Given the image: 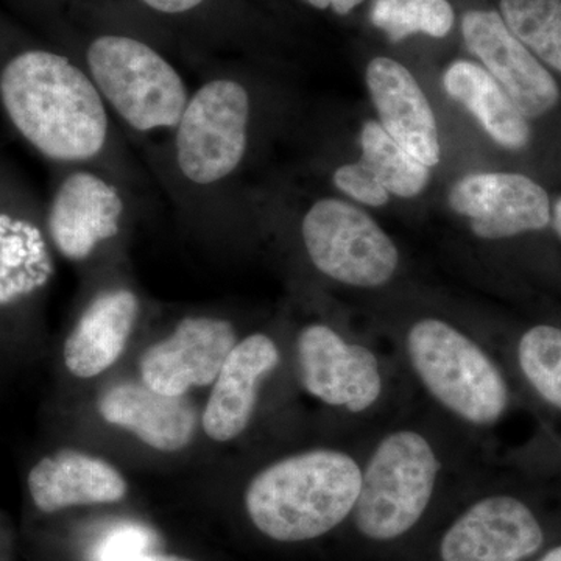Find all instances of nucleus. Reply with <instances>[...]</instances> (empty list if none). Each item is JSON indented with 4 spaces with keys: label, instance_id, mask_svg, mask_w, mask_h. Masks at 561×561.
<instances>
[{
    "label": "nucleus",
    "instance_id": "f03ea898",
    "mask_svg": "<svg viewBox=\"0 0 561 561\" xmlns=\"http://www.w3.org/2000/svg\"><path fill=\"white\" fill-rule=\"evenodd\" d=\"M360 483V467L348 454L313 449L257 472L247 486L245 507L272 540H313L348 518Z\"/></svg>",
    "mask_w": 561,
    "mask_h": 561
},
{
    "label": "nucleus",
    "instance_id": "f257e3e1",
    "mask_svg": "<svg viewBox=\"0 0 561 561\" xmlns=\"http://www.w3.org/2000/svg\"><path fill=\"white\" fill-rule=\"evenodd\" d=\"M0 99L14 127L50 160H90L105 146L108 117L98 87L61 55H18L2 70Z\"/></svg>",
    "mask_w": 561,
    "mask_h": 561
},
{
    "label": "nucleus",
    "instance_id": "aec40b11",
    "mask_svg": "<svg viewBox=\"0 0 561 561\" xmlns=\"http://www.w3.org/2000/svg\"><path fill=\"white\" fill-rule=\"evenodd\" d=\"M51 273L54 265L38 228L0 213V306L46 286Z\"/></svg>",
    "mask_w": 561,
    "mask_h": 561
},
{
    "label": "nucleus",
    "instance_id": "6ab92c4d",
    "mask_svg": "<svg viewBox=\"0 0 561 561\" xmlns=\"http://www.w3.org/2000/svg\"><path fill=\"white\" fill-rule=\"evenodd\" d=\"M446 92L461 103L494 142L508 150H522L530 140L527 117L502 90L489 70L470 61H456L443 77Z\"/></svg>",
    "mask_w": 561,
    "mask_h": 561
},
{
    "label": "nucleus",
    "instance_id": "a878e982",
    "mask_svg": "<svg viewBox=\"0 0 561 561\" xmlns=\"http://www.w3.org/2000/svg\"><path fill=\"white\" fill-rule=\"evenodd\" d=\"M334 184L339 191L354 201L368 206H382L389 202L390 194L373 175L370 169L362 162L342 165L334 173Z\"/></svg>",
    "mask_w": 561,
    "mask_h": 561
},
{
    "label": "nucleus",
    "instance_id": "39448f33",
    "mask_svg": "<svg viewBox=\"0 0 561 561\" xmlns=\"http://www.w3.org/2000/svg\"><path fill=\"white\" fill-rule=\"evenodd\" d=\"M95 87L117 114L139 131L179 125L187 105L180 73L147 44L102 36L88 50Z\"/></svg>",
    "mask_w": 561,
    "mask_h": 561
},
{
    "label": "nucleus",
    "instance_id": "a211bd4d",
    "mask_svg": "<svg viewBox=\"0 0 561 561\" xmlns=\"http://www.w3.org/2000/svg\"><path fill=\"white\" fill-rule=\"evenodd\" d=\"M139 302L130 290L102 291L81 313L65 343V364L73 376L95 378L119 359L127 346Z\"/></svg>",
    "mask_w": 561,
    "mask_h": 561
},
{
    "label": "nucleus",
    "instance_id": "f8f14e48",
    "mask_svg": "<svg viewBox=\"0 0 561 561\" xmlns=\"http://www.w3.org/2000/svg\"><path fill=\"white\" fill-rule=\"evenodd\" d=\"M545 535L534 513L512 496L471 505L443 537V561H522L538 551Z\"/></svg>",
    "mask_w": 561,
    "mask_h": 561
},
{
    "label": "nucleus",
    "instance_id": "7c9ffc66",
    "mask_svg": "<svg viewBox=\"0 0 561 561\" xmlns=\"http://www.w3.org/2000/svg\"><path fill=\"white\" fill-rule=\"evenodd\" d=\"M540 561H561V546L559 548L552 549L551 552L546 553L545 557Z\"/></svg>",
    "mask_w": 561,
    "mask_h": 561
},
{
    "label": "nucleus",
    "instance_id": "0eeeda50",
    "mask_svg": "<svg viewBox=\"0 0 561 561\" xmlns=\"http://www.w3.org/2000/svg\"><path fill=\"white\" fill-rule=\"evenodd\" d=\"M250 99L242 84L214 80L187 102L176 131L180 171L195 184L216 183L241 164Z\"/></svg>",
    "mask_w": 561,
    "mask_h": 561
},
{
    "label": "nucleus",
    "instance_id": "6e6552de",
    "mask_svg": "<svg viewBox=\"0 0 561 561\" xmlns=\"http://www.w3.org/2000/svg\"><path fill=\"white\" fill-rule=\"evenodd\" d=\"M297 359L302 387L324 404L360 413L381 398L378 357L365 346L343 341L327 324H309L300 332Z\"/></svg>",
    "mask_w": 561,
    "mask_h": 561
},
{
    "label": "nucleus",
    "instance_id": "bb28decb",
    "mask_svg": "<svg viewBox=\"0 0 561 561\" xmlns=\"http://www.w3.org/2000/svg\"><path fill=\"white\" fill-rule=\"evenodd\" d=\"M144 2L162 13H184L201 5L203 0H144Z\"/></svg>",
    "mask_w": 561,
    "mask_h": 561
},
{
    "label": "nucleus",
    "instance_id": "423d86ee",
    "mask_svg": "<svg viewBox=\"0 0 561 561\" xmlns=\"http://www.w3.org/2000/svg\"><path fill=\"white\" fill-rule=\"evenodd\" d=\"M302 241L323 275L354 287H379L393 278L397 247L364 210L342 201L317 202L302 220Z\"/></svg>",
    "mask_w": 561,
    "mask_h": 561
},
{
    "label": "nucleus",
    "instance_id": "2eb2a0df",
    "mask_svg": "<svg viewBox=\"0 0 561 561\" xmlns=\"http://www.w3.org/2000/svg\"><path fill=\"white\" fill-rule=\"evenodd\" d=\"M367 87L383 130L427 168L440 161L437 122L415 77L391 58H375Z\"/></svg>",
    "mask_w": 561,
    "mask_h": 561
},
{
    "label": "nucleus",
    "instance_id": "c756f323",
    "mask_svg": "<svg viewBox=\"0 0 561 561\" xmlns=\"http://www.w3.org/2000/svg\"><path fill=\"white\" fill-rule=\"evenodd\" d=\"M552 225L553 230L557 231L561 239V197L557 201L556 206H553Z\"/></svg>",
    "mask_w": 561,
    "mask_h": 561
},
{
    "label": "nucleus",
    "instance_id": "393cba45",
    "mask_svg": "<svg viewBox=\"0 0 561 561\" xmlns=\"http://www.w3.org/2000/svg\"><path fill=\"white\" fill-rule=\"evenodd\" d=\"M160 548V535L138 522H113L103 526L88 546V561H130Z\"/></svg>",
    "mask_w": 561,
    "mask_h": 561
},
{
    "label": "nucleus",
    "instance_id": "b1692460",
    "mask_svg": "<svg viewBox=\"0 0 561 561\" xmlns=\"http://www.w3.org/2000/svg\"><path fill=\"white\" fill-rule=\"evenodd\" d=\"M518 362L524 378L553 408L561 411V330L538 324L523 335Z\"/></svg>",
    "mask_w": 561,
    "mask_h": 561
},
{
    "label": "nucleus",
    "instance_id": "1a4fd4ad",
    "mask_svg": "<svg viewBox=\"0 0 561 561\" xmlns=\"http://www.w3.org/2000/svg\"><path fill=\"white\" fill-rule=\"evenodd\" d=\"M449 205L481 239L545 230L552 220L548 192L519 173H471L454 184Z\"/></svg>",
    "mask_w": 561,
    "mask_h": 561
},
{
    "label": "nucleus",
    "instance_id": "9b49d317",
    "mask_svg": "<svg viewBox=\"0 0 561 561\" xmlns=\"http://www.w3.org/2000/svg\"><path fill=\"white\" fill-rule=\"evenodd\" d=\"M236 343L230 321L208 317L181 320L168 339L144 353L142 382L168 397H184L195 387L216 381Z\"/></svg>",
    "mask_w": 561,
    "mask_h": 561
},
{
    "label": "nucleus",
    "instance_id": "ddd939ff",
    "mask_svg": "<svg viewBox=\"0 0 561 561\" xmlns=\"http://www.w3.org/2000/svg\"><path fill=\"white\" fill-rule=\"evenodd\" d=\"M279 364V350L265 334L236 343L214 381L202 426L210 440H234L249 427L261 383Z\"/></svg>",
    "mask_w": 561,
    "mask_h": 561
},
{
    "label": "nucleus",
    "instance_id": "c85d7f7f",
    "mask_svg": "<svg viewBox=\"0 0 561 561\" xmlns=\"http://www.w3.org/2000/svg\"><path fill=\"white\" fill-rule=\"evenodd\" d=\"M130 561H192L187 559H183V557L176 556H164V553H149V556L139 557V559L130 560Z\"/></svg>",
    "mask_w": 561,
    "mask_h": 561
},
{
    "label": "nucleus",
    "instance_id": "5701e85b",
    "mask_svg": "<svg viewBox=\"0 0 561 561\" xmlns=\"http://www.w3.org/2000/svg\"><path fill=\"white\" fill-rule=\"evenodd\" d=\"M370 20L391 43L416 33L445 38L454 25V10L448 0H373Z\"/></svg>",
    "mask_w": 561,
    "mask_h": 561
},
{
    "label": "nucleus",
    "instance_id": "cd10ccee",
    "mask_svg": "<svg viewBox=\"0 0 561 561\" xmlns=\"http://www.w3.org/2000/svg\"><path fill=\"white\" fill-rule=\"evenodd\" d=\"M306 2L311 3L316 9H332L334 10V13L345 16V14H348L350 11L356 9V7L364 2V0H306Z\"/></svg>",
    "mask_w": 561,
    "mask_h": 561
},
{
    "label": "nucleus",
    "instance_id": "f3484780",
    "mask_svg": "<svg viewBox=\"0 0 561 561\" xmlns=\"http://www.w3.org/2000/svg\"><path fill=\"white\" fill-rule=\"evenodd\" d=\"M28 491L41 512L55 513L76 505L119 502L127 494V482L108 461L62 449L32 468Z\"/></svg>",
    "mask_w": 561,
    "mask_h": 561
},
{
    "label": "nucleus",
    "instance_id": "4be33fe9",
    "mask_svg": "<svg viewBox=\"0 0 561 561\" xmlns=\"http://www.w3.org/2000/svg\"><path fill=\"white\" fill-rule=\"evenodd\" d=\"M501 13L527 49L561 72V0H501Z\"/></svg>",
    "mask_w": 561,
    "mask_h": 561
},
{
    "label": "nucleus",
    "instance_id": "20e7f679",
    "mask_svg": "<svg viewBox=\"0 0 561 561\" xmlns=\"http://www.w3.org/2000/svg\"><path fill=\"white\" fill-rule=\"evenodd\" d=\"M440 461L415 431L386 435L362 472L354 522L367 538L390 541L420 522L435 491Z\"/></svg>",
    "mask_w": 561,
    "mask_h": 561
},
{
    "label": "nucleus",
    "instance_id": "4468645a",
    "mask_svg": "<svg viewBox=\"0 0 561 561\" xmlns=\"http://www.w3.org/2000/svg\"><path fill=\"white\" fill-rule=\"evenodd\" d=\"M122 213L124 203L110 183L94 173H73L51 203V241L68 260H87L99 243L117 234Z\"/></svg>",
    "mask_w": 561,
    "mask_h": 561
},
{
    "label": "nucleus",
    "instance_id": "412c9836",
    "mask_svg": "<svg viewBox=\"0 0 561 561\" xmlns=\"http://www.w3.org/2000/svg\"><path fill=\"white\" fill-rule=\"evenodd\" d=\"M360 162L389 191L402 198H412L423 192L431 179L426 164L391 138L376 121H368L360 133Z\"/></svg>",
    "mask_w": 561,
    "mask_h": 561
},
{
    "label": "nucleus",
    "instance_id": "9d476101",
    "mask_svg": "<svg viewBox=\"0 0 561 561\" xmlns=\"http://www.w3.org/2000/svg\"><path fill=\"white\" fill-rule=\"evenodd\" d=\"M465 44L526 117H540L560 101L557 81L516 38L496 11L472 10L461 20Z\"/></svg>",
    "mask_w": 561,
    "mask_h": 561
},
{
    "label": "nucleus",
    "instance_id": "dca6fc26",
    "mask_svg": "<svg viewBox=\"0 0 561 561\" xmlns=\"http://www.w3.org/2000/svg\"><path fill=\"white\" fill-rule=\"evenodd\" d=\"M106 423L133 432L158 451H180L194 437L197 415L184 397H168L146 383L113 387L99 401Z\"/></svg>",
    "mask_w": 561,
    "mask_h": 561
},
{
    "label": "nucleus",
    "instance_id": "7ed1b4c3",
    "mask_svg": "<svg viewBox=\"0 0 561 561\" xmlns=\"http://www.w3.org/2000/svg\"><path fill=\"white\" fill-rule=\"evenodd\" d=\"M408 354L423 386L460 420L490 426L504 415V376L489 354L453 324L420 320L409 331Z\"/></svg>",
    "mask_w": 561,
    "mask_h": 561
}]
</instances>
